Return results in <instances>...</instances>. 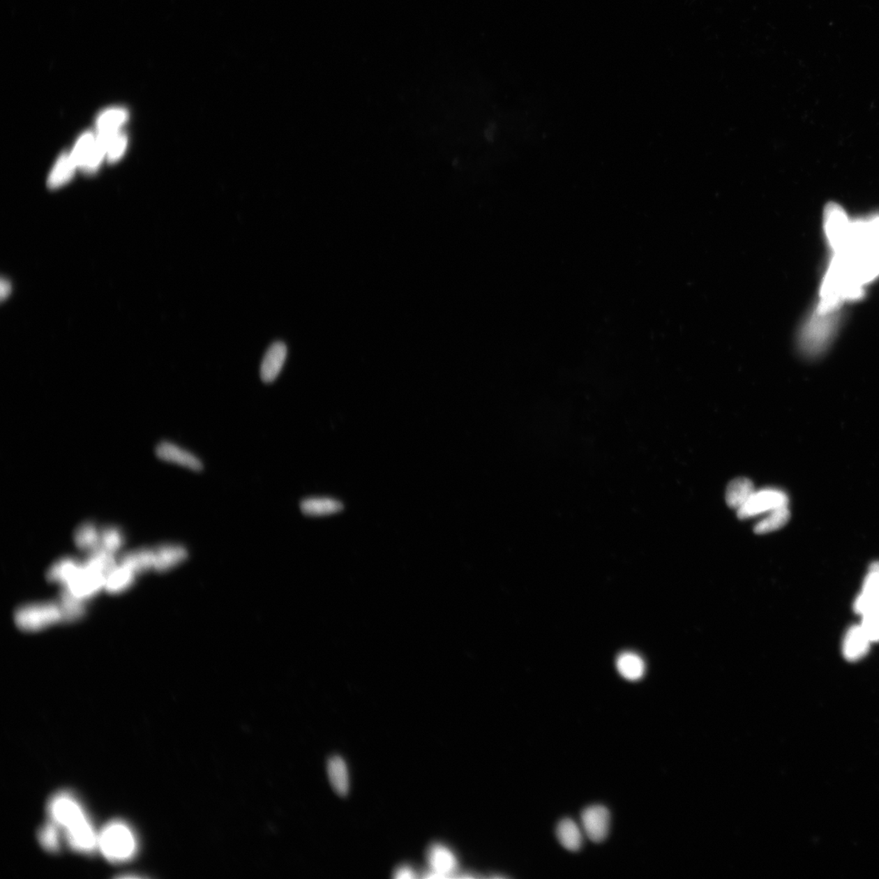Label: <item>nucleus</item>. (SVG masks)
<instances>
[{"mask_svg": "<svg viewBox=\"0 0 879 879\" xmlns=\"http://www.w3.org/2000/svg\"><path fill=\"white\" fill-rule=\"evenodd\" d=\"M49 813L54 822L66 829L71 847L80 852L93 851L98 845V836L80 804L66 793L58 794L49 804Z\"/></svg>", "mask_w": 879, "mask_h": 879, "instance_id": "obj_1", "label": "nucleus"}, {"mask_svg": "<svg viewBox=\"0 0 879 879\" xmlns=\"http://www.w3.org/2000/svg\"><path fill=\"white\" fill-rule=\"evenodd\" d=\"M98 846L110 861L124 862L135 854L136 841L133 833L126 825L114 822L103 829L98 836Z\"/></svg>", "mask_w": 879, "mask_h": 879, "instance_id": "obj_2", "label": "nucleus"}, {"mask_svg": "<svg viewBox=\"0 0 879 879\" xmlns=\"http://www.w3.org/2000/svg\"><path fill=\"white\" fill-rule=\"evenodd\" d=\"M14 622L22 631L36 632L62 622V615L58 603H32L20 607Z\"/></svg>", "mask_w": 879, "mask_h": 879, "instance_id": "obj_3", "label": "nucleus"}, {"mask_svg": "<svg viewBox=\"0 0 879 879\" xmlns=\"http://www.w3.org/2000/svg\"><path fill=\"white\" fill-rule=\"evenodd\" d=\"M788 506L789 498L786 493L775 488H764L756 490L749 500L737 511V514L739 519L746 520Z\"/></svg>", "mask_w": 879, "mask_h": 879, "instance_id": "obj_4", "label": "nucleus"}, {"mask_svg": "<svg viewBox=\"0 0 879 879\" xmlns=\"http://www.w3.org/2000/svg\"><path fill=\"white\" fill-rule=\"evenodd\" d=\"M428 864L424 878H446L457 877L458 859L453 850L442 843H433L425 854Z\"/></svg>", "mask_w": 879, "mask_h": 879, "instance_id": "obj_5", "label": "nucleus"}, {"mask_svg": "<svg viewBox=\"0 0 879 879\" xmlns=\"http://www.w3.org/2000/svg\"><path fill=\"white\" fill-rule=\"evenodd\" d=\"M851 223L843 209L836 203H829L824 210V229L835 253L846 247Z\"/></svg>", "mask_w": 879, "mask_h": 879, "instance_id": "obj_6", "label": "nucleus"}, {"mask_svg": "<svg viewBox=\"0 0 879 879\" xmlns=\"http://www.w3.org/2000/svg\"><path fill=\"white\" fill-rule=\"evenodd\" d=\"M610 817L607 808L592 805L581 813L583 829L587 837L596 843L603 841L610 829Z\"/></svg>", "mask_w": 879, "mask_h": 879, "instance_id": "obj_7", "label": "nucleus"}, {"mask_svg": "<svg viewBox=\"0 0 879 879\" xmlns=\"http://www.w3.org/2000/svg\"><path fill=\"white\" fill-rule=\"evenodd\" d=\"M105 576L85 568L82 569L70 584L65 586L75 597L85 601L105 589Z\"/></svg>", "mask_w": 879, "mask_h": 879, "instance_id": "obj_8", "label": "nucleus"}, {"mask_svg": "<svg viewBox=\"0 0 879 879\" xmlns=\"http://www.w3.org/2000/svg\"><path fill=\"white\" fill-rule=\"evenodd\" d=\"M156 453L161 460L177 464L194 472L203 470V463L198 457L173 442H160L156 448Z\"/></svg>", "mask_w": 879, "mask_h": 879, "instance_id": "obj_9", "label": "nucleus"}, {"mask_svg": "<svg viewBox=\"0 0 879 879\" xmlns=\"http://www.w3.org/2000/svg\"><path fill=\"white\" fill-rule=\"evenodd\" d=\"M153 569L159 573L172 570L188 558V551L182 545L168 543L153 548Z\"/></svg>", "mask_w": 879, "mask_h": 879, "instance_id": "obj_10", "label": "nucleus"}, {"mask_svg": "<svg viewBox=\"0 0 879 879\" xmlns=\"http://www.w3.org/2000/svg\"><path fill=\"white\" fill-rule=\"evenodd\" d=\"M871 643L861 625H853L848 630L843 638V657L848 662L859 661L868 654Z\"/></svg>", "mask_w": 879, "mask_h": 879, "instance_id": "obj_11", "label": "nucleus"}, {"mask_svg": "<svg viewBox=\"0 0 879 879\" xmlns=\"http://www.w3.org/2000/svg\"><path fill=\"white\" fill-rule=\"evenodd\" d=\"M287 354V346L281 341H276L270 346L261 365L260 375L263 382L269 384L276 380L285 363Z\"/></svg>", "mask_w": 879, "mask_h": 879, "instance_id": "obj_12", "label": "nucleus"}, {"mask_svg": "<svg viewBox=\"0 0 879 879\" xmlns=\"http://www.w3.org/2000/svg\"><path fill=\"white\" fill-rule=\"evenodd\" d=\"M327 776L332 789L340 796L349 794L350 783L348 766L340 756H332L326 763Z\"/></svg>", "mask_w": 879, "mask_h": 879, "instance_id": "obj_13", "label": "nucleus"}, {"mask_svg": "<svg viewBox=\"0 0 879 879\" xmlns=\"http://www.w3.org/2000/svg\"><path fill=\"white\" fill-rule=\"evenodd\" d=\"M583 829L573 820L565 818L560 820L556 828V835L562 846L571 852H576L583 845Z\"/></svg>", "mask_w": 879, "mask_h": 879, "instance_id": "obj_14", "label": "nucleus"}, {"mask_svg": "<svg viewBox=\"0 0 879 879\" xmlns=\"http://www.w3.org/2000/svg\"><path fill=\"white\" fill-rule=\"evenodd\" d=\"M753 483L747 478H737L727 487L726 500L732 509L739 510L755 493Z\"/></svg>", "mask_w": 879, "mask_h": 879, "instance_id": "obj_15", "label": "nucleus"}, {"mask_svg": "<svg viewBox=\"0 0 879 879\" xmlns=\"http://www.w3.org/2000/svg\"><path fill=\"white\" fill-rule=\"evenodd\" d=\"M82 564L73 558H63L54 563L48 569L47 578L52 583L66 586L80 573Z\"/></svg>", "mask_w": 879, "mask_h": 879, "instance_id": "obj_16", "label": "nucleus"}, {"mask_svg": "<svg viewBox=\"0 0 879 879\" xmlns=\"http://www.w3.org/2000/svg\"><path fill=\"white\" fill-rule=\"evenodd\" d=\"M342 503L331 497H308L301 502V510L306 516H325L343 510Z\"/></svg>", "mask_w": 879, "mask_h": 879, "instance_id": "obj_17", "label": "nucleus"}, {"mask_svg": "<svg viewBox=\"0 0 879 879\" xmlns=\"http://www.w3.org/2000/svg\"><path fill=\"white\" fill-rule=\"evenodd\" d=\"M101 529L94 523L84 522L78 526L73 540L78 549L91 553L100 549Z\"/></svg>", "mask_w": 879, "mask_h": 879, "instance_id": "obj_18", "label": "nucleus"}, {"mask_svg": "<svg viewBox=\"0 0 879 879\" xmlns=\"http://www.w3.org/2000/svg\"><path fill=\"white\" fill-rule=\"evenodd\" d=\"M119 130H106L99 131V134L96 137L94 145L91 150L89 158H88L83 170L87 173H93L99 167L103 158L107 153V149L110 144V142L114 136Z\"/></svg>", "mask_w": 879, "mask_h": 879, "instance_id": "obj_19", "label": "nucleus"}, {"mask_svg": "<svg viewBox=\"0 0 879 879\" xmlns=\"http://www.w3.org/2000/svg\"><path fill=\"white\" fill-rule=\"evenodd\" d=\"M120 564L135 574L153 569V548H140L130 551L121 557Z\"/></svg>", "mask_w": 879, "mask_h": 879, "instance_id": "obj_20", "label": "nucleus"}, {"mask_svg": "<svg viewBox=\"0 0 879 879\" xmlns=\"http://www.w3.org/2000/svg\"><path fill=\"white\" fill-rule=\"evenodd\" d=\"M135 573L121 564H117L106 576L105 589L110 594H119L130 588L134 583Z\"/></svg>", "mask_w": 879, "mask_h": 879, "instance_id": "obj_21", "label": "nucleus"}, {"mask_svg": "<svg viewBox=\"0 0 879 879\" xmlns=\"http://www.w3.org/2000/svg\"><path fill=\"white\" fill-rule=\"evenodd\" d=\"M84 601L75 597L66 588L60 594L59 607L61 608L62 622H72L85 614Z\"/></svg>", "mask_w": 879, "mask_h": 879, "instance_id": "obj_22", "label": "nucleus"}, {"mask_svg": "<svg viewBox=\"0 0 879 879\" xmlns=\"http://www.w3.org/2000/svg\"><path fill=\"white\" fill-rule=\"evenodd\" d=\"M617 666L619 673L629 681H638L645 673L643 659L634 653L620 654Z\"/></svg>", "mask_w": 879, "mask_h": 879, "instance_id": "obj_23", "label": "nucleus"}, {"mask_svg": "<svg viewBox=\"0 0 879 879\" xmlns=\"http://www.w3.org/2000/svg\"><path fill=\"white\" fill-rule=\"evenodd\" d=\"M790 513L788 506L778 508L769 513L754 527L756 534H765L781 529L789 521Z\"/></svg>", "mask_w": 879, "mask_h": 879, "instance_id": "obj_24", "label": "nucleus"}, {"mask_svg": "<svg viewBox=\"0 0 879 879\" xmlns=\"http://www.w3.org/2000/svg\"><path fill=\"white\" fill-rule=\"evenodd\" d=\"M77 166L70 158V155L63 153L59 158L47 180L48 187L52 189L61 187L68 182L75 174Z\"/></svg>", "mask_w": 879, "mask_h": 879, "instance_id": "obj_25", "label": "nucleus"}, {"mask_svg": "<svg viewBox=\"0 0 879 879\" xmlns=\"http://www.w3.org/2000/svg\"><path fill=\"white\" fill-rule=\"evenodd\" d=\"M82 564L86 569L104 575L105 578L117 565L114 554H111L110 552L104 550H97L91 552L88 555L84 563Z\"/></svg>", "mask_w": 879, "mask_h": 879, "instance_id": "obj_26", "label": "nucleus"}, {"mask_svg": "<svg viewBox=\"0 0 879 879\" xmlns=\"http://www.w3.org/2000/svg\"><path fill=\"white\" fill-rule=\"evenodd\" d=\"M128 112L120 107L106 110L98 117L97 129L99 131L117 130L128 119Z\"/></svg>", "mask_w": 879, "mask_h": 879, "instance_id": "obj_27", "label": "nucleus"}, {"mask_svg": "<svg viewBox=\"0 0 879 879\" xmlns=\"http://www.w3.org/2000/svg\"><path fill=\"white\" fill-rule=\"evenodd\" d=\"M96 136L91 131L87 132L80 137L73 149L70 158L75 164L77 167L82 170L84 167L88 158H89L93 145H94Z\"/></svg>", "mask_w": 879, "mask_h": 879, "instance_id": "obj_28", "label": "nucleus"}, {"mask_svg": "<svg viewBox=\"0 0 879 879\" xmlns=\"http://www.w3.org/2000/svg\"><path fill=\"white\" fill-rule=\"evenodd\" d=\"M124 541L123 532L119 527L107 526L101 529L100 550H104L114 555L123 546Z\"/></svg>", "mask_w": 879, "mask_h": 879, "instance_id": "obj_29", "label": "nucleus"}, {"mask_svg": "<svg viewBox=\"0 0 879 879\" xmlns=\"http://www.w3.org/2000/svg\"><path fill=\"white\" fill-rule=\"evenodd\" d=\"M39 841L48 851L55 852L59 848V834L56 825L48 822L39 832Z\"/></svg>", "mask_w": 879, "mask_h": 879, "instance_id": "obj_30", "label": "nucleus"}, {"mask_svg": "<svg viewBox=\"0 0 879 879\" xmlns=\"http://www.w3.org/2000/svg\"><path fill=\"white\" fill-rule=\"evenodd\" d=\"M127 145V137L122 132L119 131L112 139L109 149H107V158L110 163H114L119 160L121 156L123 155L124 151Z\"/></svg>", "mask_w": 879, "mask_h": 879, "instance_id": "obj_31", "label": "nucleus"}, {"mask_svg": "<svg viewBox=\"0 0 879 879\" xmlns=\"http://www.w3.org/2000/svg\"><path fill=\"white\" fill-rule=\"evenodd\" d=\"M861 626L871 642H879V612L864 615Z\"/></svg>", "mask_w": 879, "mask_h": 879, "instance_id": "obj_32", "label": "nucleus"}, {"mask_svg": "<svg viewBox=\"0 0 879 879\" xmlns=\"http://www.w3.org/2000/svg\"><path fill=\"white\" fill-rule=\"evenodd\" d=\"M862 593L868 595L879 594V575L869 571L864 580Z\"/></svg>", "mask_w": 879, "mask_h": 879, "instance_id": "obj_33", "label": "nucleus"}, {"mask_svg": "<svg viewBox=\"0 0 879 879\" xmlns=\"http://www.w3.org/2000/svg\"><path fill=\"white\" fill-rule=\"evenodd\" d=\"M869 226L873 252L879 264V218H874L872 221L869 222Z\"/></svg>", "mask_w": 879, "mask_h": 879, "instance_id": "obj_34", "label": "nucleus"}, {"mask_svg": "<svg viewBox=\"0 0 879 879\" xmlns=\"http://www.w3.org/2000/svg\"><path fill=\"white\" fill-rule=\"evenodd\" d=\"M393 877L397 879L415 878L418 877V872L410 864H403L395 868Z\"/></svg>", "mask_w": 879, "mask_h": 879, "instance_id": "obj_35", "label": "nucleus"}, {"mask_svg": "<svg viewBox=\"0 0 879 879\" xmlns=\"http://www.w3.org/2000/svg\"><path fill=\"white\" fill-rule=\"evenodd\" d=\"M10 292H11V285H10L8 282L2 280V283H1L2 299H4V297H6L9 294Z\"/></svg>", "mask_w": 879, "mask_h": 879, "instance_id": "obj_36", "label": "nucleus"}, {"mask_svg": "<svg viewBox=\"0 0 879 879\" xmlns=\"http://www.w3.org/2000/svg\"><path fill=\"white\" fill-rule=\"evenodd\" d=\"M869 571H874V573L879 575V561L873 562L871 566H869Z\"/></svg>", "mask_w": 879, "mask_h": 879, "instance_id": "obj_37", "label": "nucleus"}]
</instances>
